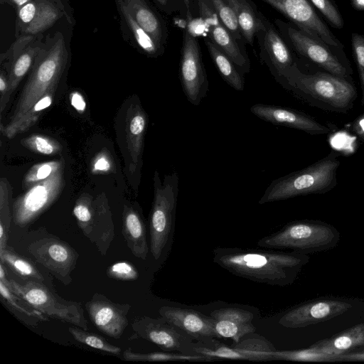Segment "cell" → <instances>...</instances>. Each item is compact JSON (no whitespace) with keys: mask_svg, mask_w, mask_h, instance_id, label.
<instances>
[{"mask_svg":"<svg viewBox=\"0 0 364 364\" xmlns=\"http://www.w3.org/2000/svg\"><path fill=\"white\" fill-rule=\"evenodd\" d=\"M269 250L218 247L213 262L234 275L283 287L294 283L309 261L306 254Z\"/></svg>","mask_w":364,"mask_h":364,"instance_id":"6da1fadb","label":"cell"},{"mask_svg":"<svg viewBox=\"0 0 364 364\" xmlns=\"http://www.w3.org/2000/svg\"><path fill=\"white\" fill-rule=\"evenodd\" d=\"M68 50L63 35L56 33L36 57L31 74L21 92L8 123L1 125V132L14 137L19 123L29 109L45 95L56 90L68 62Z\"/></svg>","mask_w":364,"mask_h":364,"instance_id":"7a4b0ae2","label":"cell"},{"mask_svg":"<svg viewBox=\"0 0 364 364\" xmlns=\"http://www.w3.org/2000/svg\"><path fill=\"white\" fill-rule=\"evenodd\" d=\"M362 321H364L363 299L328 296L292 307L279 318V324L291 329L314 327L316 332L321 330V333L323 330L328 333L333 329L338 333Z\"/></svg>","mask_w":364,"mask_h":364,"instance_id":"3957f363","label":"cell"},{"mask_svg":"<svg viewBox=\"0 0 364 364\" xmlns=\"http://www.w3.org/2000/svg\"><path fill=\"white\" fill-rule=\"evenodd\" d=\"M280 85L310 106L328 112L347 114L357 97L354 84L347 78L329 73L305 74L296 63Z\"/></svg>","mask_w":364,"mask_h":364,"instance_id":"277c9868","label":"cell"},{"mask_svg":"<svg viewBox=\"0 0 364 364\" xmlns=\"http://www.w3.org/2000/svg\"><path fill=\"white\" fill-rule=\"evenodd\" d=\"M339 156V153L331 151L310 166L274 179L266 188L259 204L331 191L337 185Z\"/></svg>","mask_w":364,"mask_h":364,"instance_id":"5b68a950","label":"cell"},{"mask_svg":"<svg viewBox=\"0 0 364 364\" xmlns=\"http://www.w3.org/2000/svg\"><path fill=\"white\" fill-rule=\"evenodd\" d=\"M341 234L332 225L317 220L292 221L279 231L260 239L259 247L271 250H289L309 255L331 250L337 246Z\"/></svg>","mask_w":364,"mask_h":364,"instance_id":"8992f818","label":"cell"},{"mask_svg":"<svg viewBox=\"0 0 364 364\" xmlns=\"http://www.w3.org/2000/svg\"><path fill=\"white\" fill-rule=\"evenodd\" d=\"M154 194L149 218L150 251L158 260L171 245L174 230L175 214L179 191L176 172L166 175L163 181L159 173L154 176Z\"/></svg>","mask_w":364,"mask_h":364,"instance_id":"52a82bcc","label":"cell"},{"mask_svg":"<svg viewBox=\"0 0 364 364\" xmlns=\"http://www.w3.org/2000/svg\"><path fill=\"white\" fill-rule=\"evenodd\" d=\"M14 294L48 316L60 319L87 330V321L80 303L68 301L54 294L42 283L28 281L21 284L7 277L0 279Z\"/></svg>","mask_w":364,"mask_h":364,"instance_id":"ba28073f","label":"cell"},{"mask_svg":"<svg viewBox=\"0 0 364 364\" xmlns=\"http://www.w3.org/2000/svg\"><path fill=\"white\" fill-rule=\"evenodd\" d=\"M65 185V161L46 178L32 185L15 199L12 217L15 225L25 228L35 221L59 197Z\"/></svg>","mask_w":364,"mask_h":364,"instance_id":"9c48e42d","label":"cell"},{"mask_svg":"<svg viewBox=\"0 0 364 364\" xmlns=\"http://www.w3.org/2000/svg\"><path fill=\"white\" fill-rule=\"evenodd\" d=\"M73 215L83 234L105 255L114 237V226L108 205L94 200L90 196H80Z\"/></svg>","mask_w":364,"mask_h":364,"instance_id":"30bf717a","label":"cell"},{"mask_svg":"<svg viewBox=\"0 0 364 364\" xmlns=\"http://www.w3.org/2000/svg\"><path fill=\"white\" fill-rule=\"evenodd\" d=\"M182 90L188 101L199 105L208 92V80L197 38L185 29L179 68Z\"/></svg>","mask_w":364,"mask_h":364,"instance_id":"8fae6325","label":"cell"},{"mask_svg":"<svg viewBox=\"0 0 364 364\" xmlns=\"http://www.w3.org/2000/svg\"><path fill=\"white\" fill-rule=\"evenodd\" d=\"M276 350L271 341L254 333L230 346L222 344L218 339L210 344L196 341L193 346V355H204L214 360H273Z\"/></svg>","mask_w":364,"mask_h":364,"instance_id":"7c38bea8","label":"cell"},{"mask_svg":"<svg viewBox=\"0 0 364 364\" xmlns=\"http://www.w3.org/2000/svg\"><path fill=\"white\" fill-rule=\"evenodd\" d=\"M271 6L311 38L326 45L342 47L318 17L309 0H262Z\"/></svg>","mask_w":364,"mask_h":364,"instance_id":"4fadbf2b","label":"cell"},{"mask_svg":"<svg viewBox=\"0 0 364 364\" xmlns=\"http://www.w3.org/2000/svg\"><path fill=\"white\" fill-rule=\"evenodd\" d=\"M28 252L58 279L68 285L78 259L77 252L68 243L55 237H46L31 242Z\"/></svg>","mask_w":364,"mask_h":364,"instance_id":"5bb4252c","label":"cell"},{"mask_svg":"<svg viewBox=\"0 0 364 364\" xmlns=\"http://www.w3.org/2000/svg\"><path fill=\"white\" fill-rule=\"evenodd\" d=\"M132 327L137 336L165 350L193 355L194 340L162 316L136 318Z\"/></svg>","mask_w":364,"mask_h":364,"instance_id":"9a60e30c","label":"cell"},{"mask_svg":"<svg viewBox=\"0 0 364 364\" xmlns=\"http://www.w3.org/2000/svg\"><path fill=\"white\" fill-rule=\"evenodd\" d=\"M195 1L208 38L230 57L242 74L248 73L250 61L245 48L239 44L222 23L209 0Z\"/></svg>","mask_w":364,"mask_h":364,"instance_id":"2e32d148","label":"cell"},{"mask_svg":"<svg viewBox=\"0 0 364 364\" xmlns=\"http://www.w3.org/2000/svg\"><path fill=\"white\" fill-rule=\"evenodd\" d=\"M275 23L281 33L300 55L331 74L344 78L349 77L350 72L326 45L281 20L277 19Z\"/></svg>","mask_w":364,"mask_h":364,"instance_id":"e0dca14e","label":"cell"},{"mask_svg":"<svg viewBox=\"0 0 364 364\" xmlns=\"http://www.w3.org/2000/svg\"><path fill=\"white\" fill-rule=\"evenodd\" d=\"M256 38L260 58L269 68L275 80L281 84L296 63L279 32L262 13Z\"/></svg>","mask_w":364,"mask_h":364,"instance_id":"ac0fdd59","label":"cell"},{"mask_svg":"<svg viewBox=\"0 0 364 364\" xmlns=\"http://www.w3.org/2000/svg\"><path fill=\"white\" fill-rule=\"evenodd\" d=\"M250 112L265 122L296 129L311 135L327 134L332 132L330 127L321 124L311 116L289 107L258 103L251 107Z\"/></svg>","mask_w":364,"mask_h":364,"instance_id":"d6986e66","label":"cell"},{"mask_svg":"<svg viewBox=\"0 0 364 364\" xmlns=\"http://www.w3.org/2000/svg\"><path fill=\"white\" fill-rule=\"evenodd\" d=\"M85 308L94 325L111 338H119L128 326L127 316L131 308L129 304L114 303L97 294L86 303Z\"/></svg>","mask_w":364,"mask_h":364,"instance_id":"ffe728a7","label":"cell"},{"mask_svg":"<svg viewBox=\"0 0 364 364\" xmlns=\"http://www.w3.org/2000/svg\"><path fill=\"white\" fill-rule=\"evenodd\" d=\"M160 316L176 326L194 341L210 344L219 338L213 319L199 311L176 306H162L159 310Z\"/></svg>","mask_w":364,"mask_h":364,"instance_id":"44dd1931","label":"cell"},{"mask_svg":"<svg viewBox=\"0 0 364 364\" xmlns=\"http://www.w3.org/2000/svg\"><path fill=\"white\" fill-rule=\"evenodd\" d=\"M214 329L220 338H230L238 342L244 337L255 333L252 312L236 307H226L210 312Z\"/></svg>","mask_w":364,"mask_h":364,"instance_id":"7402d4cb","label":"cell"},{"mask_svg":"<svg viewBox=\"0 0 364 364\" xmlns=\"http://www.w3.org/2000/svg\"><path fill=\"white\" fill-rule=\"evenodd\" d=\"M122 235L132 254L145 260L149 252L146 226L139 212L124 205L122 213Z\"/></svg>","mask_w":364,"mask_h":364,"instance_id":"603a6c76","label":"cell"},{"mask_svg":"<svg viewBox=\"0 0 364 364\" xmlns=\"http://www.w3.org/2000/svg\"><path fill=\"white\" fill-rule=\"evenodd\" d=\"M138 24L144 28L164 50L168 32L166 23L146 0H123Z\"/></svg>","mask_w":364,"mask_h":364,"instance_id":"cb8c5ba5","label":"cell"},{"mask_svg":"<svg viewBox=\"0 0 364 364\" xmlns=\"http://www.w3.org/2000/svg\"><path fill=\"white\" fill-rule=\"evenodd\" d=\"M312 346L334 356L337 362L338 356L364 348V321L318 341Z\"/></svg>","mask_w":364,"mask_h":364,"instance_id":"d4e9b609","label":"cell"},{"mask_svg":"<svg viewBox=\"0 0 364 364\" xmlns=\"http://www.w3.org/2000/svg\"><path fill=\"white\" fill-rule=\"evenodd\" d=\"M131 109L127 115L126 142L131 159L130 171L134 172L143 151L147 116L138 105L132 107Z\"/></svg>","mask_w":364,"mask_h":364,"instance_id":"484cf974","label":"cell"},{"mask_svg":"<svg viewBox=\"0 0 364 364\" xmlns=\"http://www.w3.org/2000/svg\"><path fill=\"white\" fill-rule=\"evenodd\" d=\"M233 10L244 41L254 46L260 24L261 12L251 0H226Z\"/></svg>","mask_w":364,"mask_h":364,"instance_id":"4316f807","label":"cell"},{"mask_svg":"<svg viewBox=\"0 0 364 364\" xmlns=\"http://www.w3.org/2000/svg\"><path fill=\"white\" fill-rule=\"evenodd\" d=\"M204 41L210 58L224 81L235 90L242 91L245 85L243 74L230 57L208 38Z\"/></svg>","mask_w":364,"mask_h":364,"instance_id":"83f0119b","label":"cell"},{"mask_svg":"<svg viewBox=\"0 0 364 364\" xmlns=\"http://www.w3.org/2000/svg\"><path fill=\"white\" fill-rule=\"evenodd\" d=\"M0 294L1 300L26 323L36 325L38 322L48 321V316L33 307L25 299L12 292L8 287L0 281Z\"/></svg>","mask_w":364,"mask_h":364,"instance_id":"f1b7e54d","label":"cell"},{"mask_svg":"<svg viewBox=\"0 0 364 364\" xmlns=\"http://www.w3.org/2000/svg\"><path fill=\"white\" fill-rule=\"evenodd\" d=\"M42 47L33 45L26 46L19 54L8 62L6 69L9 97L29 69L32 68L36 57Z\"/></svg>","mask_w":364,"mask_h":364,"instance_id":"f546056e","label":"cell"},{"mask_svg":"<svg viewBox=\"0 0 364 364\" xmlns=\"http://www.w3.org/2000/svg\"><path fill=\"white\" fill-rule=\"evenodd\" d=\"M119 7L139 47L149 55L156 57L161 55L164 52V50L161 48L152 37L138 24L123 1H119Z\"/></svg>","mask_w":364,"mask_h":364,"instance_id":"4dcf8cb0","label":"cell"},{"mask_svg":"<svg viewBox=\"0 0 364 364\" xmlns=\"http://www.w3.org/2000/svg\"><path fill=\"white\" fill-rule=\"evenodd\" d=\"M274 360L296 361L335 363L336 358L326 352L311 345L304 348L288 350H277L274 355Z\"/></svg>","mask_w":364,"mask_h":364,"instance_id":"1f68e13d","label":"cell"},{"mask_svg":"<svg viewBox=\"0 0 364 364\" xmlns=\"http://www.w3.org/2000/svg\"><path fill=\"white\" fill-rule=\"evenodd\" d=\"M125 360L129 361H213L214 359L200 355H188L181 353L153 352L148 353H135L130 349L123 353Z\"/></svg>","mask_w":364,"mask_h":364,"instance_id":"d6a6232c","label":"cell"},{"mask_svg":"<svg viewBox=\"0 0 364 364\" xmlns=\"http://www.w3.org/2000/svg\"><path fill=\"white\" fill-rule=\"evenodd\" d=\"M0 261L7 264L16 274L42 282L43 277L28 260L15 252L8 246L0 252Z\"/></svg>","mask_w":364,"mask_h":364,"instance_id":"836d02e7","label":"cell"},{"mask_svg":"<svg viewBox=\"0 0 364 364\" xmlns=\"http://www.w3.org/2000/svg\"><path fill=\"white\" fill-rule=\"evenodd\" d=\"M219 18L229 30L239 44L245 47V41L236 16L226 0H209Z\"/></svg>","mask_w":364,"mask_h":364,"instance_id":"e575fe53","label":"cell"},{"mask_svg":"<svg viewBox=\"0 0 364 364\" xmlns=\"http://www.w3.org/2000/svg\"><path fill=\"white\" fill-rule=\"evenodd\" d=\"M68 331L77 341L91 348L115 355L122 352L120 348L110 344L101 336L87 332L83 328L69 327Z\"/></svg>","mask_w":364,"mask_h":364,"instance_id":"d590c367","label":"cell"},{"mask_svg":"<svg viewBox=\"0 0 364 364\" xmlns=\"http://www.w3.org/2000/svg\"><path fill=\"white\" fill-rule=\"evenodd\" d=\"M21 142L28 149L43 155H55L62 150L61 144L57 140L41 134H33Z\"/></svg>","mask_w":364,"mask_h":364,"instance_id":"8d00e7d4","label":"cell"},{"mask_svg":"<svg viewBox=\"0 0 364 364\" xmlns=\"http://www.w3.org/2000/svg\"><path fill=\"white\" fill-rule=\"evenodd\" d=\"M55 92V90L49 92L29 109L17 127L14 136L27 131L37 122L43 110L51 105Z\"/></svg>","mask_w":364,"mask_h":364,"instance_id":"74e56055","label":"cell"},{"mask_svg":"<svg viewBox=\"0 0 364 364\" xmlns=\"http://www.w3.org/2000/svg\"><path fill=\"white\" fill-rule=\"evenodd\" d=\"M63 159L33 166L24 176L23 186L28 188L36 183L48 178L60 165Z\"/></svg>","mask_w":364,"mask_h":364,"instance_id":"f35d334b","label":"cell"},{"mask_svg":"<svg viewBox=\"0 0 364 364\" xmlns=\"http://www.w3.org/2000/svg\"><path fill=\"white\" fill-rule=\"evenodd\" d=\"M38 9L33 22L28 25V32H38L50 26L57 18V12L46 3H37Z\"/></svg>","mask_w":364,"mask_h":364,"instance_id":"ab89813d","label":"cell"},{"mask_svg":"<svg viewBox=\"0 0 364 364\" xmlns=\"http://www.w3.org/2000/svg\"><path fill=\"white\" fill-rule=\"evenodd\" d=\"M351 45L361 85L360 104L364 105V36L359 33H352Z\"/></svg>","mask_w":364,"mask_h":364,"instance_id":"60d3db41","label":"cell"},{"mask_svg":"<svg viewBox=\"0 0 364 364\" xmlns=\"http://www.w3.org/2000/svg\"><path fill=\"white\" fill-rule=\"evenodd\" d=\"M324 17L335 28L341 29L344 26L343 18L336 6L330 0H310Z\"/></svg>","mask_w":364,"mask_h":364,"instance_id":"b9f144b4","label":"cell"},{"mask_svg":"<svg viewBox=\"0 0 364 364\" xmlns=\"http://www.w3.org/2000/svg\"><path fill=\"white\" fill-rule=\"evenodd\" d=\"M111 278L122 281H134L138 279L139 272L131 263L121 261L112 264L107 270Z\"/></svg>","mask_w":364,"mask_h":364,"instance_id":"7bdbcfd3","label":"cell"},{"mask_svg":"<svg viewBox=\"0 0 364 364\" xmlns=\"http://www.w3.org/2000/svg\"><path fill=\"white\" fill-rule=\"evenodd\" d=\"M160 9L167 14L179 13L181 16L191 17V0H155Z\"/></svg>","mask_w":364,"mask_h":364,"instance_id":"ee69618b","label":"cell"},{"mask_svg":"<svg viewBox=\"0 0 364 364\" xmlns=\"http://www.w3.org/2000/svg\"><path fill=\"white\" fill-rule=\"evenodd\" d=\"M32 39L31 36H24L20 38L13 43L6 53L1 55V62H3L4 60H9V61L12 60L31 42Z\"/></svg>","mask_w":364,"mask_h":364,"instance_id":"f6af8a7d","label":"cell"},{"mask_svg":"<svg viewBox=\"0 0 364 364\" xmlns=\"http://www.w3.org/2000/svg\"><path fill=\"white\" fill-rule=\"evenodd\" d=\"M38 9L37 2L30 1L19 8L18 16L21 23L29 25L35 18Z\"/></svg>","mask_w":364,"mask_h":364,"instance_id":"bcb514c9","label":"cell"},{"mask_svg":"<svg viewBox=\"0 0 364 364\" xmlns=\"http://www.w3.org/2000/svg\"><path fill=\"white\" fill-rule=\"evenodd\" d=\"M10 99L7 75L1 72L0 75V111L2 113Z\"/></svg>","mask_w":364,"mask_h":364,"instance_id":"7dc6e473","label":"cell"},{"mask_svg":"<svg viewBox=\"0 0 364 364\" xmlns=\"http://www.w3.org/2000/svg\"><path fill=\"white\" fill-rule=\"evenodd\" d=\"M112 168V164L106 154L100 153L95 159L92 165V173L108 172Z\"/></svg>","mask_w":364,"mask_h":364,"instance_id":"c3c4849f","label":"cell"},{"mask_svg":"<svg viewBox=\"0 0 364 364\" xmlns=\"http://www.w3.org/2000/svg\"><path fill=\"white\" fill-rule=\"evenodd\" d=\"M350 130L364 143V114L354 119L350 126Z\"/></svg>","mask_w":364,"mask_h":364,"instance_id":"681fc988","label":"cell"},{"mask_svg":"<svg viewBox=\"0 0 364 364\" xmlns=\"http://www.w3.org/2000/svg\"><path fill=\"white\" fill-rule=\"evenodd\" d=\"M337 362H364V348L338 356Z\"/></svg>","mask_w":364,"mask_h":364,"instance_id":"f907efd6","label":"cell"},{"mask_svg":"<svg viewBox=\"0 0 364 364\" xmlns=\"http://www.w3.org/2000/svg\"><path fill=\"white\" fill-rule=\"evenodd\" d=\"M72 106L78 112H83L86 108V102L80 93L74 92L70 95Z\"/></svg>","mask_w":364,"mask_h":364,"instance_id":"816d5d0a","label":"cell"},{"mask_svg":"<svg viewBox=\"0 0 364 364\" xmlns=\"http://www.w3.org/2000/svg\"><path fill=\"white\" fill-rule=\"evenodd\" d=\"M350 4L353 9L357 11H364V0H350Z\"/></svg>","mask_w":364,"mask_h":364,"instance_id":"f5cc1de1","label":"cell"},{"mask_svg":"<svg viewBox=\"0 0 364 364\" xmlns=\"http://www.w3.org/2000/svg\"><path fill=\"white\" fill-rule=\"evenodd\" d=\"M14 4L18 7L21 8L23 5H25L26 3L29 2L31 0H11Z\"/></svg>","mask_w":364,"mask_h":364,"instance_id":"db71d44e","label":"cell"}]
</instances>
